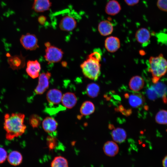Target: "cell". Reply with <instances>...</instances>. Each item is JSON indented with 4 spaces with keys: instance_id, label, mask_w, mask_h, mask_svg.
I'll return each mask as SVG.
<instances>
[{
    "instance_id": "cell-1",
    "label": "cell",
    "mask_w": 167,
    "mask_h": 167,
    "mask_svg": "<svg viewBox=\"0 0 167 167\" xmlns=\"http://www.w3.org/2000/svg\"><path fill=\"white\" fill-rule=\"evenodd\" d=\"M24 114L21 113H6L4 116L3 128L6 132V138L11 140L21 136L26 129L24 124Z\"/></svg>"
},
{
    "instance_id": "cell-2",
    "label": "cell",
    "mask_w": 167,
    "mask_h": 167,
    "mask_svg": "<svg viewBox=\"0 0 167 167\" xmlns=\"http://www.w3.org/2000/svg\"><path fill=\"white\" fill-rule=\"evenodd\" d=\"M102 54L100 49H95L80 65V68L85 77L94 80L98 79L101 73L100 62Z\"/></svg>"
},
{
    "instance_id": "cell-3",
    "label": "cell",
    "mask_w": 167,
    "mask_h": 167,
    "mask_svg": "<svg viewBox=\"0 0 167 167\" xmlns=\"http://www.w3.org/2000/svg\"><path fill=\"white\" fill-rule=\"evenodd\" d=\"M148 63V71L152 74V82L156 84L167 72V60L161 54L156 57H151Z\"/></svg>"
},
{
    "instance_id": "cell-4",
    "label": "cell",
    "mask_w": 167,
    "mask_h": 167,
    "mask_svg": "<svg viewBox=\"0 0 167 167\" xmlns=\"http://www.w3.org/2000/svg\"><path fill=\"white\" fill-rule=\"evenodd\" d=\"M63 54L61 49L51 45L46 47L44 58L49 64L58 62L62 59Z\"/></svg>"
},
{
    "instance_id": "cell-5",
    "label": "cell",
    "mask_w": 167,
    "mask_h": 167,
    "mask_svg": "<svg viewBox=\"0 0 167 167\" xmlns=\"http://www.w3.org/2000/svg\"><path fill=\"white\" fill-rule=\"evenodd\" d=\"M20 41L23 46L26 49L33 50L38 48V39L33 34L27 33L21 36Z\"/></svg>"
},
{
    "instance_id": "cell-6",
    "label": "cell",
    "mask_w": 167,
    "mask_h": 167,
    "mask_svg": "<svg viewBox=\"0 0 167 167\" xmlns=\"http://www.w3.org/2000/svg\"><path fill=\"white\" fill-rule=\"evenodd\" d=\"M51 77V74L49 72L42 73L38 76V83L34 90L36 94H42L48 88L49 80Z\"/></svg>"
},
{
    "instance_id": "cell-7",
    "label": "cell",
    "mask_w": 167,
    "mask_h": 167,
    "mask_svg": "<svg viewBox=\"0 0 167 167\" xmlns=\"http://www.w3.org/2000/svg\"><path fill=\"white\" fill-rule=\"evenodd\" d=\"M77 21L72 16L66 15L63 17L60 21L59 26L60 29L63 31H71L76 27Z\"/></svg>"
},
{
    "instance_id": "cell-8",
    "label": "cell",
    "mask_w": 167,
    "mask_h": 167,
    "mask_svg": "<svg viewBox=\"0 0 167 167\" xmlns=\"http://www.w3.org/2000/svg\"><path fill=\"white\" fill-rule=\"evenodd\" d=\"M41 70V65L37 60L28 61L26 71L31 78L34 79L38 77Z\"/></svg>"
},
{
    "instance_id": "cell-9",
    "label": "cell",
    "mask_w": 167,
    "mask_h": 167,
    "mask_svg": "<svg viewBox=\"0 0 167 167\" xmlns=\"http://www.w3.org/2000/svg\"><path fill=\"white\" fill-rule=\"evenodd\" d=\"M25 58L21 54L9 56L7 62L10 67L13 70H18L24 68L25 65Z\"/></svg>"
},
{
    "instance_id": "cell-10",
    "label": "cell",
    "mask_w": 167,
    "mask_h": 167,
    "mask_svg": "<svg viewBox=\"0 0 167 167\" xmlns=\"http://www.w3.org/2000/svg\"><path fill=\"white\" fill-rule=\"evenodd\" d=\"M135 37L137 41L143 47L147 46L150 41V33L147 29L141 28L136 31Z\"/></svg>"
},
{
    "instance_id": "cell-11",
    "label": "cell",
    "mask_w": 167,
    "mask_h": 167,
    "mask_svg": "<svg viewBox=\"0 0 167 167\" xmlns=\"http://www.w3.org/2000/svg\"><path fill=\"white\" fill-rule=\"evenodd\" d=\"M51 6L50 0H33L32 7L36 12L41 13L49 10Z\"/></svg>"
},
{
    "instance_id": "cell-12",
    "label": "cell",
    "mask_w": 167,
    "mask_h": 167,
    "mask_svg": "<svg viewBox=\"0 0 167 167\" xmlns=\"http://www.w3.org/2000/svg\"><path fill=\"white\" fill-rule=\"evenodd\" d=\"M62 96V92L56 89L49 90L46 94L47 100L51 105H56L59 103Z\"/></svg>"
},
{
    "instance_id": "cell-13",
    "label": "cell",
    "mask_w": 167,
    "mask_h": 167,
    "mask_svg": "<svg viewBox=\"0 0 167 167\" xmlns=\"http://www.w3.org/2000/svg\"><path fill=\"white\" fill-rule=\"evenodd\" d=\"M105 46L108 51L111 53L114 52L120 47V41L118 37L110 36L107 37L105 39Z\"/></svg>"
},
{
    "instance_id": "cell-14",
    "label": "cell",
    "mask_w": 167,
    "mask_h": 167,
    "mask_svg": "<svg viewBox=\"0 0 167 167\" xmlns=\"http://www.w3.org/2000/svg\"><path fill=\"white\" fill-rule=\"evenodd\" d=\"M129 104L133 107L138 108L142 106L145 102L143 95L139 92H134L130 95H128Z\"/></svg>"
},
{
    "instance_id": "cell-15",
    "label": "cell",
    "mask_w": 167,
    "mask_h": 167,
    "mask_svg": "<svg viewBox=\"0 0 167 167\" xmlns=\"http://www.w3.org/2000/svg\"><path fill=\"white\" fill-rule=\"evenodd\" d=\"M61 101L63 105L65 107L68 109H71L76 105L77 99L74 93L67 92L62 96Z\"/></svg>"
},
{
    "instance_id": "cell-16",
    "label": "cell",
    "mask_w": 167,
    "mask_h": 167,
    "mask_svg": "<svg viewBox=\"0 0 167 167\" xmlns=\"http://www.w3.org/2000/svg\"><path fill=\"white\" fill-rule=\"evenodd\" d=\"M103 150L104 153L107 156L113 157L116 155L118 152V145L113 141H108L104 144Z\"/></svg>"
},
{
    "instance_id": "cell-17",
    "label": "cell",
    "mask_w": 167,
    "mask_h": 167,
    "mask_svg": "<svg viewBox=\"0 0 167 167\" xmlns=\"http://www.w3.org/2000/svg\"><path fill=\"white\" fill-rule=\"evenodd\" d=\"M144 85V81L143 79L138 75L132 77L129 83V88L134 92H138L142 89Z\"/></svg>"
},
{
    "instance_id": "cell-18",
    "label": "cell",
    "mask_w": 167,
    "mask_h": 167,
    "mask_svg": "<svg viewBox=\"0 0 167 167\" xmlns=\"http://www.w3.org/2000/svg\"><path fill=\"white\" fill-rule=\"evenodd\" d=\"M121 10L120 4L115 0L109 1L107 3L105 9L106 14L111 15H114L118 14Z\"/></svg>"
},
{
    "instance_id": "cell-19",
    "label": "cell",
    "mask_w": 167,
    "mask_h": 167,
    "mask_svg": "<svg viewBox=\"0 0 167 167\" xmlns=\"http://www.w3.org/2000/svg\"><path fill=\"white\" fill-rule=\"evenodd\" d=\"M58 123L52 118L46 117L43 121L42 127L45 131L51 133L55 131L58 126Z\"/></svg>"
},
{
    "instance_id": "cell-20",
    "label": "cell",
    "mask_w": 167,
    "mask_h": 167,
    "mask_svg": "<svg viewBox=\"0 0 167 167\" xmlns=\"http://www.w3.org/2000/svg\"><path fill=\"white\" fill-rule=\"evenodd\" d=\"M98 28L100 34L103 36H106L111 34L113 30L112 24L108 20L101 21L98 24Z\"/></svg>"
},
{
    "instance_id": "cell-21",
    "label": "cell",
    "mask_w": 167,
    "mask_h": 167,
    "mask_svg": "<svg viewBox=\"0 0 167 167\" xmlns=\"http://www.w3.org/2000/svg\"><path fill=\"white\" fill-rule=\"evenodd\" d=\"M7 160L9 163L12 165L17 166L19 165L23 161L21 154L17 151H11L7 155Z\"/></svg>"
},
{
    "instance_id": "cell-22",
    "label": "cell",
    "mask_w": 167,
    "mask_h": 167,
    "mask_svg": "<svg viewBox=\"0 0 167 167\" xmlns=\"http://www.w3.org/2000/svg\"><path fill=\"white\" fill-rule=\"evenodd\" d=\"M111 136L114 141L120 143L125 141L126 138V134L124 129L121 128H117L112 131Z\"/></svg>"
},
{
    "instance_id": "cell-23",
    "label": "cell",
    "mask_w": 167,
    "mask_h": 167,
    "mask_svg": "<svg viewBox=\"0 0 167 167\" xmlns=\"http://www.w3.org/2000/svg\"><path fill=\"white\" fill-rule=\"evenodd\" d=\"M95 110V106L92 102L90 101H86L81 105L80 111L82 115L87 116L93 113Z\"/></svg>"
},
{
    "instance_id": "cell-24",
    "label": "cell",
    "mask_w": 167,
    "mask_h": 167,
    "mask_svg": "<svg viewBox=\"0 0 167 167\" xmlns=\"http://www.w3.org/2000/svg\"><path fill=\"white\" fill-rule=\"evenodd\" d=\"M100 89V87L97 84L93 83L89 84L86 87L87 94L89 97L95 98L98 95Z\"/></svg>"
},
{
    "instance_id": "cell-25",
    "label": "cell",
    "mask_w": 167,
    "mask_h": 167,
    "mask_svg": "<svg viewBox=\"0 0 167 167\" xmlns=\"http://www.w3.org/2000/svg\"><path fill=\"white\" fill-rule=\"evenodd\" d=\"M51 167H68L67 160L61 156L55 157L51 163Z\"/></svg>"
},
{
    "instance_id": "cell-26",
    "label": "cell",
    "mask_w": 167,
    "mask_h": 167,
    "mask_svg": "<svg viewBox=\"0 0 167 167\" xmlns=\"http://www.w3.org/2000/svg\"><path fill=\"white\" fill-rule=\"evenodd\" d=\"M155 119L158 124L167 125V110L161 109L156 114Z\"/></svg>"
},
{
    "instance_id": "cell-27",
    "label": "cell",
    "mask_w": 167,
    "mask_h": 167,
    "mask_svg": "<svg viewBox=\"0 0 167 167\" xmlns=\"http://www.w3.org/2000/svg\"><path fill=\"white\" fill-rule=\"evenodd\" d=\"M40 117L36 114H33L31 116L29 119V123L33 127H37L41 122Z\"/></svg>"
},
{
    "instance_id": "cell-28",
    "label": "cell",
    "mask_w": 167,
    "mask_h": 167,
    "mask_svg": "<svg viewBox=\"0 0 167 167\" xmlns=\"http://www.w3.org/2000/svg\"><path fill=\"white\" fill-rule=\"evenodd\" d=\"M7 154L4 148L0 147V164L3 163L6 161L7 157Z\"/></svg>"
},
{
    "instance_id": "cell-29",
    "label": "cell",
    "mask_w": 167,
    "mask_h": 167,
    "mask_svg": "<svg viewBox=\"0 0 167 167\" xmlns=\"http://www.w3.org/2000/svg\"><path fill=\"white\" fill-rule=\"evenodd\" d=\"M157 6L160 10L167 11V0H158Z\"/></svg>"
},
{
    "instance_id": "cell-30",
    "label": "cell",
    "mask_w": 167,
    "mask_h": 167,
    "mask_svg": "<svg viewBox=\"0 0 167 167\" xmlns=\"http://www.w3.org/2000/svg\"><path fill=\"white\" fill-rule=\"evenodd\" d=\"M126 3L130 6H133L137 4L139 0H124Z\"/></svg>"
},
{
    "instance_id": "cell-31",
    "label": "cell",
    "mask_w": 167,
    "mask_h": 167,
    "mask_svg": "<svg viewBox=\"0 0 167 167\" xmlns=\"http://www.w3.org/2000/svg\"><path fill=\"white\" fill-rule=\"evenodd\" d=\"M46 20V17L44 15L40 16L38 18V22L41 25L44 24Z\"/></svg>"
},
{
    "instance_id": "cell-32",
    "label": "cell",
    "mask_w": 167,
    "mask_h": 167,
    "mask_svg": "<svg viewBox=\"0 0 167 167\" xmlns=\"http://www.w3.org/2000/svg\"><path fill=\"white\" fill-rule=\"evenodd\" d=\"M162 164L163 167H167V155H166L163 159Z\"/></svg>"
},
{
    "instance_id": "cell-33",
    "label": "cell",
    "mask_w": 167,
    "mask_h": 167,
    "mask_svg": "<svg viewBox=\"0 0 167 167\" xmlns=\"http://www.w3.org/2000/svg\"><path fill=\"white\" fill-rule=\"evenodd\" d=\"M61 64L62 66L66 67L67 65V63L66 61H62L61 62Z\"/></svg>"
},
{
    "instance_id": "cell-34",
    "label": "cell",
    "mask_w": 167,
    "mask_h": 167,
    "mask_svg": "<svg viewBox=\"0 0 167 167\" xmlns=\"http://www.w3.org/2000/svg\"><path fill=\"white\" fill-rule=\"evenodd\" d=\"M45 45L46 47L50 46L51 45L49 42H47L45 43Z\"/></svg>"
}]
</instances>
